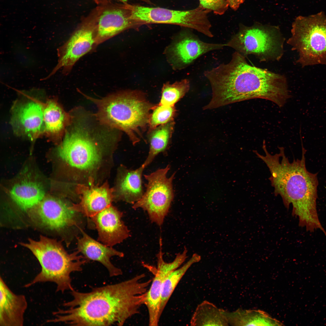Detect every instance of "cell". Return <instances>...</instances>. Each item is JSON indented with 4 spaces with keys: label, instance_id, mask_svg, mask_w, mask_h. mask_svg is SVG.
I'll list each match as a JSON object with an SVG mask.
<instances>
[{
    "label": "cell",
    "instance_id": "6da1fadb",
    "mask_svg": "<svg viewBox=\"0 0 326 326\" xmlns=\"http://www.w3.org/2000/svg\"><path fill=\"white\" fill-rule=\"evenodd\" d=\"M145 276L139 274L87 292L71 291L72 299L63 304L68 308L53 312L55 318L50 321L73 326H122L145 305L152 281L145 280Z\"/></svg>",
    "mask_w": 326,
    "mask_h": 326
},
{
    "label": "cell",
    "instance_id": "7a4b0ae2",
    "mask_svg": "<svg viewBox=\"0 0 326 326\" xmlns=\"http://www.w3.org/2000/svg\"><path fill=\"white\" fill-rule=\"evenodd\" d=\"M203 74L212 88L208 104L211 109L255 98L269 100L281 107L290 97L284 75L251 65L236 51L229 62L205 70Z\"/></svg>",
    "mask_w": 326,
    "mask_h": 326
},
{
    "label": "cell",
    "instance_id": "3957f363",
    "mask_svg": "<svg viewBox=\"0 0 326 326\" xmlns=\"http://www.w3.org/2000/svg\"><path fill=\"white\" fill-rule=\"evenodd\" d=\"M278 148V153L272 155L265 150V154L259 157L270 173L269 179L274 188V194L281 196L287 208L292 205V215L298 217L300 226L310 232L319 229L324 232L317 210V174L311 173L306 168L305 150L302 148L300 159H294L290 162L284 148Z\"/></svg>",
    "mask_w": 326,
    "mask_h": 326
},
{
    "label": "cell",
    "instance_id": "277c9868",
    "mask_svg": "<svg viewBox=\"0 0 326 326\" xmlns=\"http://www.w3.org/2000/svg\"><path fill=\"white\" fill-rule=\"evenodd\" d=\"M91 99L97 104L101 123L124 132L133 145L140 141L154 107L142 92L126 91L101 99Z\"/></svg>",
    "mask_w": 326,
    "mask_h": 326
},
{
    "label": "cell",
    "instance_id": "5b68a950",
    "mask_svg": "<svg viewBox=\"0 0 326 326\" xmlns=\"http://www.w3.org/2000/svg\"><path fill=\"white\" fill-rule=\"evenodd\" d=\"M38 260L41 270L26 288L37 283L51 282L56 285V292L62 293L74 290L71 274L82 270V266L88 260L77 251L68 253L61 243L56 240L41 236L38 241L29 239L22 243Z\"/></svg>",
    "mask_w": 326,
    "mask_h": 326
},
{
    "label": "cell",
    "instance_id": "8992f818",
    "mask_svg": "<svg viewBox=\"0 0 326 326\" xmlns=\"http://www.w3.org/2000/svg\"><path fill=\"white\" fill-rule=\"evenodd\" d=\"M286 41L299 54L296 62L303 67L326 65V15L320 12L297 17Z\"/></svg>",
    "mask_w": 326,
    "mask_h": 326
},
{
    "label": "cell",
    "instance_id": "52a82bcc",
    "mask_svg": "<svg viewBox=\"0 0 326 326\" xmlns=\"http://www.w3.org/2000/svg\"><path fill=\"white\" fill-rule=\"evenodd\" d=\"M285 41L277 27L257 24H241L238 32L225 44L246 57L251 55L260 62H268L281 59Z\"/></svg>",
    "mask_w": 326,
    "mask_h": 326
},
{
    "label": "cell",
    "instance_id": "ba28073f",
    "mask_svg": "<svg viewBox=\"0 0 326 326\" xmlns=\"http://www.w3.org/2000/svg\"><path fill=\"white\" fill-rule=\"evenodd\" d=\"M132 18L142 25L154 23L175 24L193 29L212 38V25L208 18L211 11L200 5L187 10H175L129 4Z\"/></svg>",
    "mask_w": 326,
    "mask_h": 326
},
{
    "label": "cell",
    "instance_id": "9c48e42d",
    "mask_svg": "<svg viewBox=\"0 0 326 326\" xmlns=\"http://www.w3.org/2000/svg\"><path fill=\"white\" fill-rule=\"evenodd\" d=\"M170 168L168 165L144 175L147 181L145 190L132 206L146 212L151 222L159 226L162 225L174 198L173 181L175 173L167 176Z\"/></svg>",
    "mask_w": 326,
    "mask_h": 326
},
{
    "label": "cell",
    "instance_id": "30bf717a",
    "mask_svg": "<svg viewBox=\"0 0 326 326\" xmlns=\"http://www.w3.org/2000/svg\"><path fill=\"white\" fill-rule=\"evenodd\" d=\"M96 36V11L94 8L89 14L82 18L68 40L57 49L58 63L44 79L49 78L60 69H62L63 74H68L82 57L94 51L97 48Z\"/></svg>",
    "mask_w": 326,
    "mask_h": 326
},
{
    "label": "cell",
    "instance_id": "8fae6325",
    "mask_svg": "<svg viewBox=\"0 0 326 326\" xmlns=\"http://www.w3.org/2000/svg\"><path fill=\"white\" fill-rule=\"evenodd\" d=\"M96 142L86 129L77 126L66 133L58 153L71 167L90 171L98 166L101 159V152Z\"/></svg>",
    "mask_w": 326,
    "mask_h": 326
},
{
    "label": "cell",
    "instance_id": "7c38bea8",
    "mask_svg": "<svg viewBox=\"0 0 326 326\" xmlns=\"http://www.w3.org/2000/svg\"><path fill=\"white\" fill-rule=\"evenodd\" d=\"M95 8L97 47L125 30L142 25L132 18V11L128 3L108 2L97 5Z\"/></svg>",
    "mask_w": 326,
    "mask_h": 326
},
{
    "label": "cell",
    "instance_id": "4fadbf2b",
    "mask_svg": "<svg viewBox=\"0 0 326 326\" xmlns=\"http://www.w3.org/2000/svg\"><path fill=\"white\" fill-rule=\"evenodd\" d=\"M159 244V251L156 256V271L147 292L145 304L148 313L149 325L150 326H158L161 317L160 314L161 292L164 280L169 273L179 268L187 257V250L185 248L182 252L176 254L173 261L166 262L163 258L161 238H160Z\"/></svg>",
    "mask_w": 326,
    "mask_h": 326
},
{
    "label": "cell",
    "instance_id": "5bb4252c",
    "mask_svg": "<svg viewBox=\"0 0 326 326\" xmlns=\"http://www.w3.org/2000/svg\"><path fill=\"white\" fill-rule=\"evenodd\" d=\"M191 30L186 28L180 32L170 48L171 62L176 69L185 68L203 54L226 46L225 43L203 42Z\"/></svg>",
    "mask_w": 326,
    "mask_h": 326
},
{
    "label": "cell",
    "instance_id": "9a60e30c",
    "mask_svg": "<svg viewBox=\"0 0 326 326\" xmlns=\"http://www.w3.org/2000/svg\"><path fill=\"white\" fill-rule=\"evenodd\" d=\"M44 105L33 99L17 102L12 110L11 120L14 131L31 140L44 133Z\"/></svg>",
    "mask_w": 326,
    "mask_h": 326
},
{
    "label": "cell",
    "instance_id": "2e32d148",
    "mask_svg": "<svg viewBox=\"0 0 326 326\" xmlns=\"http://www.w3.org/2000/svg\"><path fill=\"white\" fill-rule=\"evenodd\" d=\"M37 209L40 221L52 229L61 230L75 227L80 229L79 215L64 201L54 197L44 198Z\"/></svg>",
    "mask_w": 326,
    "mask_h": 326
},
{
    "label": "cell",
    "instance_id": "e0dca14e",
    "mask_svg": "<svg viewBox=\"0 0 326 326\" xmlns=\"http://www.w3.org/2000/svg\"><path fill=\"white\" fill-rule=\"evenodd\" d=\"M123 213L111 204L91 217L98 232V240L110 247L120 244L130 236L122 220Z\"/></svg>",
    "mask_w": 326,
    "mask_h": 326
},
{
    "label": "cell",
    "instance_id": "ac0fdd59",
    "mask_svg": "<svg viewBox=\"0 0 326 326\" xmlns=\"http://www.w3.org/2000/svg\"><path fill=\"white\" fill-rule=\"evenodd\" d=\"M92 179L90 178L89 186H77L76 190L80 200L71 207L75 211L90 218L111 205L115 199L114 189L110 188L107 183L101 186L95 185Z\"/></svg>",
    "mask_w": 326,
    "mask_h": 326
},
{
    "label": "cell",
    "instance_id": "d6986e66",
    "mask_svg": "<svg viewBox=\"0 0 326 326\" xmlns=\"http://www.w3.org/2000/svg\"><path fill=\"white\" fill-rule=\"evenodd\" d=\"M80 231L82 236L77 238V251L82 254L88 260L97 261L102 264L107 269L110 277L121 275L122 270L113 264L110 258L115 256L123 257L124 253L96 241L82 228Z\"/></svg>",
    "mask_w": 326,
    "mask_h": 326
},
{
    "label": "cell",
    "instance_id": "ffe728a7",
    "mask_svg": "<svg viewBox=\"0 0 326 326\" xmlns=\"http://www.w3.org/2000/svg\"><path fill=\"white\" fill-rule=\"evenodd\" d=\"M0 290V326H23L27 307L25 297L14 293L1 276Z\"/></svg>",
    "mask_w": 326,
    "mask_h": 326
},
{
    "label": "cell",
    "instance_id": "44dd1931",
    "mask_svg": "<svg viewBox=\"0 0 326 326\" xmlns=\"http://www.w3.org/2000/svg\"><path fill=\"white\" fill-rule=\"evenodd\" d=\"M145 168L142 164L135 169L120 167L114 189L115 199L133 205L141 198L144 192L142 176Z\"/></svg>",
    "mask_w": 326,
    "mask_h": 326
},
{
    "label": "cell",
    "instance_id": "7402d4cb",
    "mask_svg": "<svg viewBox=\"0 0 326 326\" xmlns=\"http://www.w3.org/2000/svg\"><path fill=\"white\" fill-rule=\"evenodd\" d=\"M43 116L44 133L52 139L61 138L70 122V116L55 100L50 99L44 104Z\"/></svg>",
    "mask_w": 326,
    "mask_h": 326
},
{
    "label": "cell",
    "instance_id": "603a6c76",
    "mask_svg": "<svg viewBox=\"0 0 326 326\" xmlns=\"http://www.w3.org/2000/svg\"><path fill=\"white\" fill-rule=\"evenodd\" d=\"M10 194L12 199L20 207L27 209L39 204L44 198L45 192L39 183L24 181L14 184Z\"/></svg>",
    "mask_w": 326,
    "mask_h": 326
},
{
    "label": "cell",
    "instance_id": "cb8c5ba5",
    "mask_svg": "<svg viewBox=\"0 0 326 326\" xmlns=\"http://www.w3.org/2000/svg\"><path fill=\"white\" fill-rule=\"evenodd\" d=\"M174 120L158 126L149 131L148 141L149 149L147 156L142 163L145 168L159 154L167 151L174 130Z\"/></svg>",
    "mask_w": 326,
    "mask_h": 326
},
{
    "label": "cell",
    "instance_id": "d4e9b609",
    "mask_svg": "<svg viewBox=\"0 0 326 326\" xmlns=\"http://www.w3.org/2000/svg\"><path fill=\"white\" fill-rule=\"evenodd\" d=\"M229 325L232 326H282L283 324L260 310L239 309L229 312L225 311Z\"/></svg>",
    "mask_w": 326,
    "mask_h": 326
},
{
    "label": "cell",
    "instance_id": "484cf974",
    "mask_svg": "<svg viewBox=\"0 0 326 326\" xmlns=\"http://www.w3.org/2000/svg\"><path fill=\"white\" fill-rule=\"evenodd\" d=\"M225 311L205 300L198 305L190 321L191 326H228Z\"/></svg>",
    "mask_w": 326,
    "mask_h": 326
},
{
    "label": "cell",
    "instance_id": "4316f807",
    "mask_svg": "<svg viewBox=\"0 0 326 326\" xmlns=\"http://www.w3.org/2000/svg\"><path fill=\"white\" fill-rule=\"evenodd\" d=\"M200 260V256L197 254H194L183 266L172 271L167 276L163 283L161 289L160 308L161 316L181 279L193 264L199 262Z\"/></svg>",
    "mask_w": 326,
    "mask_h": 326
},
{
    "label": "cell",
    "instance_id": "83f0119b",
    "mask_svg": "<svg viewBox=\"0 0 326 326\" xmlns=\"http://www.w3.org/2000/svg\"><path fill=\"white\" fill-rule=\"evenodd\" d=\"M190 88V82L187 79H184L172 84L166 82L161 90L159 104L173 106L188 92Z\"/></svg>",
    "mask_w": 326,
    "mask_h": 326
},
{
    "label": "cell",
    "instance_id": "f1b7e54d",
    "mask_svg": "<svg viewBox=\"0 0 326 326\" xmlns=\"http://www.w3.org/2000/svg\"><path fill=\"white\" fill-rule=\"evenodd\" d=\"M150 115L148 125L149 130L174 120L176 110L174 107L158 104L155 106Z\"/></svg>",
    "mask_w": 326,
    "mask_h": 326
},
{
    "label": "cell",
    "instance_id": "f546056e",
    "mask_svg": "<svg viewBox=\"0 0 326 326\" xmlns=\"http://www.w3.org/2000/svg\"><path fill=\"white\" fill-rule=\"evenodd\" d=\"M199 5L216 15L223 14L229 7L226 0H199Z\"/></svg>",
    "mask_w": 326,
    "mask_h": 326
},
{
    "label": "cell",
    "instance_id": "4dcf8cb0",
    "mask_svg": "<svg viewBox=\"0 0 326 326\" xmlns=\"http://www.w3.org/2000/svg\"><path fill=\"white\" fill-rule=\"evenodd\" d=\"M229 7L232 10H237L245 0H226Z\"/></svg>",
    "mask_w": 326,
    "mask_h": 326
},
{
    "label": "cell",
    "instance_id": "1f68e13d",
    "mask_svg": "<svg viewBox=\"0 0 326 326\" xmlns=\"http://www.w3.org/2000/svg\"><path fill=\"white\" fill-rule=\"evenodd\" d=\"M95 2L97 5H99L103 3L108 2H113L114 1H118L122 2L123 3H127L128 0H93ZM148 4H152L151 0H140Z\"/></svg>",
    "mask_w": 326,
    "mask_h": 326
}]
</instances>
